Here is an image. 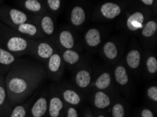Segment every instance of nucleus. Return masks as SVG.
<instances>
[{
    "label": "nucleus",
    "mask_w": 157,
    "mask_h": 117,
    "mask_svg": "<svg viewBox=\"0 0 157 117\" xmlns=\"http://www.w3.org/2000/svg\"><path fill=\"white\" fill-rule=\"evenodd\" d=\"M46 76V70L34 60L19 57L4 76L11 106L23 103Z\"/></svg>",
    "instance_id": "1"
},
{
    "label": "nucleus",
    "mask_w": 157,
    "mask_h": 117,
    "mask_svg": "<svg viewBox=\"0 0 157 117\" xmlns=\"http://www.w3.org/2000/svg\"><path fill=\"white\" fill-rule=\"evenodd\" d=\"M33 40L23 35H5L0 39V46L16 57L28 55Z\"/></svg>",
    "instance_id": "2"
},
{
    "label": "nucleus",
    "mask_w": 157,
    "mask_h": 117,
    "mask_svg": "<svg viewBox=\"0 0 157 117\" xmlns=\"http://www.w3.org/2000/svg\"><path fill=\"white\" fill-rule=\"evenodd\" d=\"M56 51L54 46L47 41H33L28 55L37 60L45 63Z\"/></svg>",
    "instance_id": "3"
},
{
    "label": "nucleus",
    "mask_w": 157,
    "mask_h": 117,
    "mask_svg": "<svg viewBox=\"0 0 157 117\" xmlns=\"http://www.w3.org/2000/svg\"><path fill=\"white\" fill-rule=\"evenodd\" d=\"M12 109L7 94L4 76L0 75V117H8Z\"/></svg>",
    "instance_id": "4"
},
{
    "label": "nucleus",
    "mask_w": 157,
    "mask_h": 117,
    "mask_svg": "<svg viewBox=\"0 0 157 117\" xmlns=\"http://www.w3.org/2000/svg\"><path fill=\"white\" fill-rule=\"evenodd\" d=\"M46 64V69L48 74L52 76H56L61 72L63 67V59L61 55L56 51L52 55Z\"/></svg>",
    "instance_id": "5"
},
{
    "label": "nucleus",
    "mask_w": 157,
    "mask_h": 117,
    "mask_svg": "<svg viewBox=\"0 0 157 117\" xmlns=\"http://www.w3.org/2000/svg\"><path fill=\"white\" fill-rule=\"evenodd\" d=\"M17 59L18 57L0 46V75L5 76Z\"/></svg>",
    "instance_id": "6"
},
{
    "label": "nucleus",
    "mask_w": 157,
    "mask_h": 117,
    "mask_svg": "<svg viewBox=\"0 0 157 117\" xmlns=\"http://www.w3.org/2000/svg\"><path fill=\"white\" fill-rule=\"evenodd\" d=\"M48 112V100L47 96L42 95L35 100L30 109V117H44Z\"/></svg>",
    "instance_id": "7"
},
{
    "label": "nucleus",
    "mask_w": 157,
    "mask_h": 117,
    "mask_svg": "<svg viewBox=\"0 0 157 117\" xmlns=\"http://www.w3.org/2000/svg\"><path fill=\"white\" fill-rule=\"evenodd\" d=\"M13 27L16 28L19 34L24 37L34 38H41L43 37L41 30L38 29L37 26L35 24L27 22Z\"/></svg>",
    "instance_id": "8"
},
{
    "label": "nucleus",
    "mask_w": 157,
    "mask_h": 117,
    "mask_svg": "<svg viewBox=\"0 0 157 117\" xmlns=\"http://www.w3.org/2000/svg\"><path fill=\"white\" fill-rule=\"evenodd\" d=\"M3 13L4 17L7 16V19L12 26H17L21 24L27 23L29 20L27 14L16 9H10L7 11V13L5 12H3Z\"/></svg>",
    "instance_id": "9"
},
{
    "label": "nucleus",
    "mask_w": 157,
    "mask_h": 117,
    "mask_svg": "<svg viewBox=\"0 0 157 117\" xmlns=\"http://www.w3.org/2000/svg\"><path fill=\"white\" fill-rule=\"evenodd\" d=\"M144 16L140 11H136L129 16L126 20V26L128 29L132 32H136L144 26Z\"/></svg>",
    "instance_id": "10"
},
{
    "label": "nucleus",
    "mask_w": 157,
    "mask_h": 117,
    "mask_svg": "<svg viewBox=\"0 0 157 117\" xmlns=\"http://www.w3.org/2000/svg\"><path fill=\"white\" fill-rule=\"evenodd\" d=\"M100 13L104 18L111 20L121 15V8L114 2H106L101 6Z\"/></svg>",
    "instance_id": "11"
},
{
    "label": "nucleus",
    "mask_w": 157,
    "mask_h": 117,
    "mask_svg": "<svg viewBox=\"0 0 157 117\" xmlns=\"http://www.w3.org/2000/svg\"><path fill=\"white\" fill-rule=\"evenodd\" d=\"M63 108V103L60 97L52 96L48 102V113L49 117H59Z\"/></svg>",
    "instance_id": "12"
},
{
    "label": "nucleus",
    "mask_w": 157,
    "mask_h": 117,
    "mask_svg": "<svg viewBox=\"0 0 157 117\" xmlns=\"http://www.w3.org/2000/svg\"><path fill=\"white\" fill-rule=\"evenodd\" d=\"M85 41L89 47L94 48L98 46L101 42V34L96 28L88 30L85 35Z\"/></svg>",
    "instance_id": "13"
},
{
    "label": "nucleus",
    "mask_w": 157,
    "mask_h": 117,
    "mask_svg": "<svg viewBox=\"0 0 157 117\" xmlns=\"http://www.w3.org/2000/svg\"><path fill=\"white\" fill-rule=\"evenodd\" d=\"M86 14L82 7L74 6L71 13V22L75 26H80L85 23Z\"/></svg>",
    "instance_id": "14"
},
{
    "label": "nucleus",
    "mask_w": 157,
    "mask_h": 117,
    "mask_svg": "<svg viewBox=\"0 0 157 117\" xmlns=\"http://www.w3.org/2000/svg\"><path fill=\"white\" fill-rule=\"evenodd\" d=\"M141 53L137 49H132L128 52L125 58L128 66L132 70H137L141 63Z\"/></svg>",
    "instance_id": "15"
},
{
    "label": "nucleus",
    "mask_w": 157,
    "mask_h": 117,
    "mask_svg": "<svg viewBox=\"0 0 157 117\" xmlns=\"http://www.w3.org/2000/svg\"><path fill=\"white\" fill-rule=\"evenodd\" d=\"M59 42L65 49H72L75 46V39L69 30L61 31L59 36Z\"/></svg>",
    "instance_id": "16"
},
{
    "label": "nucleus",
    "mask_w": 157,
    "mask_h": 117,
    "mask_svg": "<svg viewBox=\"0 0 157 117\" xmlns=\"http://www.w3.org/2000/svg\"><path fill=\"white\" fill-rule=\"evenodd\" d=\"M75 82L80 88H87L91 82L90 71L86 69L78 71L75 75Z\"/></svg>",
    "instance_id": "17"
},
{
    "label": "nucleus",
    "mask_w": 157,
    "mask_h": 117,
    "mask_svg": "<svg viewBox=\"0 0 157 117\" xmlns=\"http://www.w3.org/2000/svg\"><path fill=\"white\" fill-rule=\"evenodd\" d=\"M40 29L44 35L51 36L54 32V23L52 17L45 15L41 18L40 20Z\"/></svg>",
    "instance_id": "18"
},
{
    "label": "nucleus",
    "mask_w": 157,
    "mask_h": 117,
    "mask_svg": "<svg viewBox=\"0 0 157 117\" xmlns=\"http://www.w3.org/2000/svg\"><path fill=\"white\" fill-rule=\"evenodd\" d=\"M103 54L106 59L109 60H114L118 58V48L113 42H107L103 46Z\"/></svg>",
    "instance_id": "19"
},
{
    "label": "nucleus",
    "mask_w": 157,
    "mask_h": 117,
    "mask_svg": "<svg viewBox=\"0 0 157 117\" xmlns=\"http://www.w3.org/2000/svg\"><path fill=\"white\" fill-rule=\"evenodd\" d=\"M94 106L98 109H105L111 104L110 97L105 93L98 91L96 93L94 100Z\"/></svg>",
    "instance_id": "20"
},
{
    "label": "nucleus",
    "mask_w": 157,
    "mask_h": 117,
    "mask_svg": "<svg viewBox=\"0 0 157 117\" xmlns=\"http://www.w3.org/2000/svg\"><path fill=\"white\" fill-rule=\"evenodd\" d=\"M114 75L116 82L121 86H125L129 82L127 70L124 66L118 65L114 71Z\"/></svg>",
    "instance_id": "21"
},
{
    "label": "nucleus",
    "mask_w": 157,
    "mask_h": 117,
    "mask_svg": "<svg viewBox=\"0 0 157 117\" xmlns=\"http://www.w3.org/2000/svg\"><path fill=\"white\" fill-rule=\"evenodd\" d=\"M61 56L64 62L68 64H75L80 60V55L73 49H66Z\"/></svg>",
    "instance_id": "22"
},
{
    "label": "nucleus",
    "mask_w": 157,
    "mask_h": 117,
    "mask_svg": "<svg viewBox=\"0 0 157 117\" xmlns=\"http://www.w3.org/2000/svg\"><path fill=\"white\" fill-rule=\"evenodd\" d=\"M62 95L64 100L67 103L72 104V105H77V104H80V101H81V97L75 90L71 89L65 90L63 92Z\"/></svg>",
    "instance_id": "23"
},
{
    "label": "nucleus",
    "mask_w": 157,
    "mask_h": 117,
    "mask_svg": "<svg viewBox=\"0 0 157 117\" xmlns=\"http://www.w3.org/2000/svg\"><path fill=\"white\" fill-rule=\"evenodd\" d=\"M111 83V76L109 72H104L97 79L95 86L99 90H104L109 87Z\"/></svg>",
    "instance_id": "24"
},
{
    "label": "nucleus",
    "mask_w": 157,
    "mask_h": 117,
    "mask_svg": "<svg viewBox=\"0 0 157 117\" xmlns=\"http://www.w3.org/2000/svg\"><path fill=\"white\" fill-rule=\"evenodd\" d=\"M157 30V23L155 20H150L147 21L142 28L141 34L144 37L150 38L155 35Z\"/></svg>",
    "instance_id": "25"
},
{
    "label": "nucleus",
    "mask_w": 157,
    "mask_h": 117,
    "mask_svg": "<svg viewBox=\"0 0 157 117\" xmlns=\"http://www.w3.org/2000/svg\"><path fill=\"white\" fill-rule=\"evenodd\" d=\"M28 105V102L16 104L11 109L8 117H26Z\"/></svg>",
    "instance_id": "26"
},
{
    "label": "nucleus",
    "mask_w": 157,
    "mask_h": 117,
    "mask_svg": "<svg viewBox=\"0 0 157 117\" xmlns=\"http://www.w3.org/2000/svg\"><path fill=\"white\" fill-rule=\"evenodd\" d=\"M25 9L32 13H40L42 11V3L39 0H25L23 2Z\"/></svg>",
    "instance_id": "27"
},
{
    "label": "nucleus",
    "mask_w": 157,
    "mask_h": 117,
    "mask_svg": "<svg viewBox=\"0 0 157 117\" xmlns=\"http://www.w3.org/2000/svg\"><path fill=\"white\" fill-rule=\"evenodd\" d=\"M146 67L148 72L154 75L157 72V59L154 56H150L147 58Z\"/></svg>",
    "instance_id": "28"
},
{
    "label": "nucleus",
    "mask_w": 157,
    "mask_h": 117,
    "mask_svg": "<svg viewBox=\"0 0 157 117\" xmlns=\"http://www.w3.org/2000/svg\"><path fill=\"white\" fill-rule=\"evenodd\" d=\"M125 108L122 104L116 103L114 104L112 108L113 117H124Z\"/></svg>",
    "instance_id": "29"
},
{
    "label": "nucleus",
    "mask_w": 157,
    "mask_h": 117,
    "mask_svg": "<svg viewBox=\"0 0 157 117\" xmlns=\"http://www.w3.org/2000/svg\"><path fill=\"white\" fill-rule=\"evenodd\" d=\"M47 6L52 11H57L61 5V0H47Z\"/></svg>",
    "instance_id": "30"
},
{
    "label": "nucleus",
    "mask_w": 157,
    "mask_h": 117,
    "mask_svg": "<svg viewBox=\"0 0 157 117\" xmlns=\"http://www.w3.org/2000/svg\"><path fill=\"white\" fill-rule=\"evenodd\" d=\"M147 96L154 102H157V87L151 86L147 90Z\"/></svg>",
    "instance_id": "31"
},
{
    "label": "nucleus",
    "mask_w": 157,
    "mask_h": 117,
    "mask_svg": "<svg viewBox=\"0 0 157 117\" xmlns=\"http://www.w3.org/2000/svg\"><path fill=\"white\" fill-rule=\"evenodd\" d=\"M66 117H78V114L76 109L73 107H69L68 109Z\"/></svg>",
    "instance_id": "32"
},
{
    "label": "nucleus",
    "mask_w": 157,
    "mask_h": 117,
    "mask_svg": "<svg viewBox=\"0 0 157 117\" xmlns=\"http://www.w3.org/2000/svg\"><path fill=\"white\" fill-rule=\"evenodd\" d=\"M142 117H154L152 112L149 109H144L142 112Z\"/></svg>",
    "instance_id": "33"
},
{
    "label": "nucleus",
    "mask_w": 157,
    "mask_h": 117,
    "mask_svg": "<svg viewBox=\"0 0 157 117\" xmlns=\"http://www.w3.org/2000/svg\"><path fill=\"white\" fill-rule=\"evenodd\" d=\"M140 1L147 6H151L154 4V0H140Z\"/></svg>",
    "instance_id": "34"
},
{
    "label": "nucleus",
    "mask_w": 157,
    "mask_h": 117,
    "mask_svg": "<svg viewBox=\"0 0 157 117\" xmlns=\"http://www.w3.org/2000/svg\"><path fill=\"white\" fill-rule=\"evenodd\" d=\"M98 117H105V116H104L103 115H100V116H99Z\"/></svg>",
    "instance_id": "35"
},
{
    "label": "nucleus",
    "mask_w": 157,
    "mask_h": 117,
    "mask_svg": "<svg viewBox=\"0 0 157 117\" xmlns=\"http://www.w3.org/2000/svg\"><path fill=\"white\" fill-rule=\"evenodd\" d=\"M87 117H92V116H87Z\"/></svg>",
    "instance_id": "36"
}]
</instances>
